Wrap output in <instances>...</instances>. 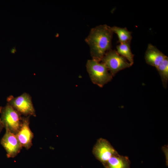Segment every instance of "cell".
Returning a JSON list of instances; mask_svg holds the SVG:
<instances>
[{
    "instance_id": "obj_1",
    "label": "cell",
    "mask_w": 168,
    "mask_h": 168,
    "mask_svg": "<svg viewBox=\"0 0 168 168\" xmlns=\"http://www.w3.org/2000/svg\"><path fill=\"white\" fill-rule=\"evenodd\" d=\"M113 33L111 27L106 25L91 29L85 41L90 47L93 59L100 62L105 53L111 49Z\"/></svg>"
},
{
    "instance_id": "obj_2",
    "label": "cell",
    "mask_w": 168,
    "mask_h": 168,
    "mask_svg": "<svg viewBox=\"0 0 168 168\" xmlns=\"http://www.w3.org/2000/svg\"><path fill=\"white\" fill-rule=\"evenodd\" d=\"M86 67L92 82L100 87H103L112 79L113 76L102 63L93 59L89 60Z\"/></svg>"
},
{
    "instance_id": "obj_3",
    "label": "cell",
    "mask_w": 168,
    "mask_h": 168,
    "mask_svg": "<svg viewBox=\"0 0 168 168\" xmlns=\"http://www.w3.org/2000/svg\"><path fill=\"white\" fill-rule=\"evenodd\" d=\"M0 121L4 128L16 134L22 124L21 114L8 103L0 107Z\"/></svg>"
},
{
    "instance_id": "obj_4",
    "label": "cell",
    "mask_w": 168,
    "mask_h": 168,
    "mask_svg": "<svg viewBox=\"0 0 168 168\" xmlns=\"http://www.w3.org/2000/svg\"><path fill=\"white\" fill-rule=\"evenodd\" d=\"M7 101L9 105L24 116H36L35 111L32 101L31 96L24 93L16 97L8 96Z\"/></svg>"
},
{
    "instance_id": "obj_5",
    "label": "cell",
    "mask_w": 168,
    "mask_h": 168,
    "mask_svg": "<svg viewBox=\"0 0 168 168\" xmlns=\"http://www.w3.org/2000/svg\"><path fill=\"white\" fill-rule=\"evenodd\" d=\"M101 61L113 77L120 71L132 66L126 58L120 55L116 50L112 49L105 53Z\"/></svg>"
},
{
    "instance_id": "obj_6",
    "label": "cell",
    "mask_w": 168,
    "mask_h": 168,
    "mask_svg": "<svg viewBox=\"0 0 168 168\" xmlns=\"http://www.w3.org/2000/svg\"><path fill=\"white\" fill-rule=\"evenodd\" d=\"M0 143L6 152L8 158L16 157L21 152L22 147L15 134L7 129L1 138Z\"/></svg>"
},
{
    "instance_id": "obj_7",
    "label": "cell",
    "mask_w": 168,
    "mask_h": 168,
    "mask_svg": "<svg viewBox=\"0 0 168 168\" xmlns=\"http://www.w3.org/2000/svg\"><path fill=\"white\" fill-rule=\"evenodd\" d=\"M93 152L96 158L105 165L110 157L118 153L110 143L103 138L98 140Z\"/></svg>"
},
{
    "instance_id": "obj_8",
    "label": "cell",
    "mask_w": 168,
    "mask_h": 168,
    "mask_svg": "<svg viewBox=\"0 0 168 168\" xmlns=\"http://www.w3.org/2000/svg\"><path fill=\"white\" fill-rule=\"evenodd\" d=\"M30 117H22L21 126L16 134L22 147L27 150L32 147L34 137V134L30 127Z\"/></svg>"
},
{
    "instance_id": "obj_9",
    "label": "cell",
    "mask_w": 168,
    "mask_h": 168,
    "mask_svg": "<svg viewBox=\"0 0 168 168\" xmlns=\"http://www.w3.org/2000/svg\"><path fill=\"white\" fill-rule=\"evenodd\" d=\"M166 57L154 46L151 44H148L145 54L147 64L156 68Z\"/></svg>"
},
{
    "instance_id": "obj_10",
    "label": "cell",
    "mask_w": 168,
    "mask_h": 168,
    "mask_svg": "<svg viewBox=\"0 0 168 168\" xmlns=\"http://www.w3.org/2000/svg\"><path fill=\"white\" fill-rule=\"evenodd\" d=\"M130 163L128 157L117 153L110 157L105 165L107 168H130Z\"/></svg>"
},
{
    "instance_id": "obj_11",
    "label": "cell",
    "mask_w": 168,
    "mask_h": 168,
    "mask_svg": "<svg viewBox=\"0 0 168 168\" xmlns=\"http://www.w3.org/2000/svg\"><path fill=\"white\" fill-rule=\"evenodd\" d=\"M117 53L126 58L132 66L134 63V55L132 52L130 43H121L116 46Z\"/></svg>"
},
{
    "instance_id": "obj_12",
    "label": "cell",
    "mask_w": 168,
    "mask_h": 168,
    "mask_svg": "<svg viewBox=\"0 0 168 168\" xmlns=\"http://www.w3.org/2000/svg\"><path fill=\"white\" fill-rule=\"evenodd\" d=\"M111 29L114 33L117 35L120 43H130L132 39V32L126 28L114 26L111 27Z\"/></svg>"
},
{
    "instance_id": "obj_13",
    "label": "cell",
    "mask_w": 168,
    "mask_h": 168,
    "mask_svg": "<svg viewBox=\"0 0 168 168\" xmlns=\"http://www.w3.org/2000/svg\"><path fill=\"white\" fill-rule=\"evenodd\" d=\"M160 76L164 88H166L168 82V58L167 56L156 68Z\"/></svg>"
},
{
    "instance_id": "obj_14",
    "label": "cell",
    "mask_w": 168,
    "mask_h": 168,
    "mask_svg": "<svg viewBox=\"0 0 168 168\" xmlns=\"http://www.w3.org/2000/svg\"><path fill=\"white\" fill-rule=\"evenodd\" d=\"M16 45L15 46H13L12 49H10V52L12 54H15V52H16Z\"/></svg>"
},
{
    "instance_id": "obj_15",
    "label": "cell",
    "mask_w": 168,
    "mask_h": 168,
    "mask_svg": "<svg viewBox=\"0 0 168 168\" xmlns=\"http://www.w3.org/2000/svg\"><path fill=\"white\" fill-rule=\"evenodd\" d=\"M4 128V127L1 123V122L0 121V133L2 131L3 128Z\"/></svg>"
}]
</instances>
